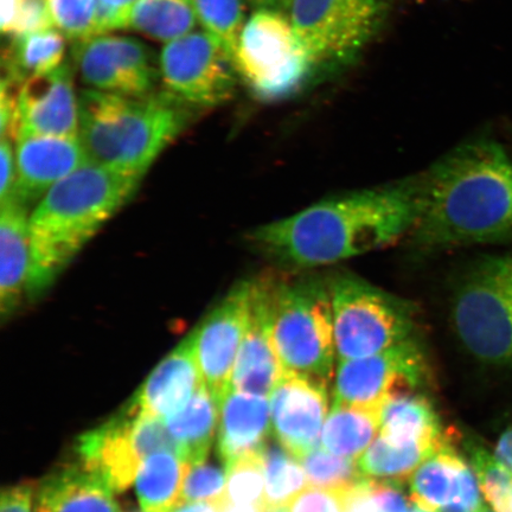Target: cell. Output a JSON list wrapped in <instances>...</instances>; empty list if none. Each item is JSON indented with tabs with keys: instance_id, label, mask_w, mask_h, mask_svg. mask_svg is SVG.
Segmentation results:
<instances>
[{
	"instance_id": "83f0119b",
	"label": "cell",
	"mask_w": 512,
	"mask_h": 512,
	"mask_svg": "<svg viewBox=\"0 0 512 512\" xmlns=\"http://www.w3.org/2000/svg\"><path fill=\"white\" fill-rule=\"evenodd\" d=\"M197 22L191 0H138L126 29L168 44L195 31Z\"/></svg>"
},
{
	"instance_id": "e575fe53",
	"label": "cell",
	"mask_w": 512,
	"mask_h": 512,
	"mask_svg": "<svg viewBox=\"0 0 512 512\" xmlns=\"http://www.w3.org/2000/svg\"><path fill=\"white\" fill-rule=\"evenodd\" d=\"M54 27L73 42L99 36L95 0H47Z\"/></svg>"
},
{
	"instance_id": "74e56055",
	"label": "cell",
	"mask_w": 512,
	"mask_h": 512,
	"mask_svg": "<svg viewBox=\"0 0 512 512\" xmlns=\"http://www.w3.org/2000/svg\"><path fill=\"white\" fill-rule=\"evenodd\" d=\"M354 497L344 492L307 486L288 505L290 512H348Z\"/></svg>"
},
{
	"instance_id": "5b68a950",
	"label": "cell",
	"mask_w": 512,
	"mask_h": 512,
	"mask_svg": "<svg viewBox=\"0 0 512 512\" xmlns=\"http://www.w3.org/2000/svg\"><path fill=\"white\" fill-rule=\"evenodd\" d=\"M275 350L285 374L329 384L337 360L330 280L265 278Z\"/></svg>"
},
{
	"instance_id": "816d5d0a",
	"label": "cell",
	"mask_w": 512,
	"mask_h": 512,
	"mask_svg": "<svg viewBox=\"0 0 512 512\" xmlns=\"http://www.w3.org/2000/svg\"><path fill=\"white\" fill-rule=\"evenodd\" d=\"M286 3V0H281V10H283V6Z\"/></svg>"
},
{
	"instance_id": "4316f807",
	"label": "cell",
	"mask_w": 512,
	"mask_h": 512,
	"mask_svg": "<svg viewBox=\"0 0 512 512\" xmlns=\"http://www.w3.org/2000/svg\"><path fill=\"white\" fill-rule=\"evenodd\" d=\"M381 427V413L345 405L332 406L320 443L336 456L357 459L366 452Z\"/></svg>"
},
{
	"instance_id": "f6af8a7d",
	"label": "cell",
	"mask_w": 512,
	"mask_h": 512,
	"mask_svg": "<svg viewBox=\"0 0 512 512\" xmlns=\"http://www.w3.org/2000/svg\"><path fill=\"white\" fill-rule=\"evenodd\" d=\"M221 512H265L264 505L238 504L227 502Z\"/></svg>"
},
{
	"instance_id": "681fc988",
	"label": "cell",
	"mask_w": 512,
	"mask_h": 512,
	"mask_svg": "<svg viewBox=\"0 0 512 512\" xmlns=\"http://www.w3.org/2000/svg\"><path fill=\"white\" fill-rule=\"evenodd\" d=\"M479 512H497L496 510L492 509L488 503L485 502L482 509H480Z\"/></svg>"
},
{
	"instance_id": "7dc6e473",
	"label": "cell",
	"mask_w": 512,
	"mask_h": 512,
	"mask_svg": "<svg viewBox=\"0 0 512 512\" xmlns=\"http://www.w3.org/2000/svg\"><path fill=\"white\" fill-rule=\"evenodd\" d=\"M18 0H2V16L9 18L14 15Z\"/></svg>"
},
{
	"instance_id": "7a4b0ae2",
	"label": "cell",
	"mask_w": 512,
	"mask_h": 512,
	"mask_svg": "<svg viewBox=\"0 0 512 512\" xmlns=\"http://www.w3.org/2000/svg\"><path fill=\"white\" fill-rule=\"evenodd\" d=\"M408 236L424 252L511 238L512 157L504 147L471 140L418 175V215Z\"/></svg>"
},
{
	"instance_id": "bcb514c9",
	"label": "cell",
	"mask_w": 512,
	"mask_h": 512,
	"mask_svg": "<svg viewBox=\"0 0 512 512\" xmlns=\"http://www.w3.org/2000/svg\"><path fill=\"white\" fill-rule=\"evenodd\" d=\"M255 10L277 9L281 10V0H248Z\"/></svg>"
},
{
	"instance_id": "44dd1931",
	"label": "cell",
	"mask_w": 512,
	"mask_h": 512,
	"mask_svg": "<svg viewBox=\"0 0 512 512\" xmlns=\"http://www.w3.org/2000/svg\"><path fill=\"white\" fill-rule=\"evenodd\" d=\"M113 492L81 463L63 465L37 485L36 512H121Z\"/></svg>"
},
{
	"instance_id": "7402d4cb",
	"label": "cell",
	"mask_w": 512,
	"mask_h": 512,
	"mask_svg": "<svg viewBox=\"0 0 512 512\" xmlns=\"http://www.w3.org/2000/svg\"><path fill=\"white\" fill-rule=\"evenodd\" d=\"M31 242L27 207L11 200L0 213V304L3 315L15 310L28 291L31 273Z\"/></svg>"
},
{
	"instance_id": "cb8c5ba5",
	"label": "cell",
	"mask_w": 512,
	"mask_h": 512,
	"mask_svg": "<svg viewBox=\"0 0 512 512\" xmlns=\"http://www.w3.org/2000/svg\"><path fill=\"white\" fill-rule=\"evenodd\" d=\"M220 406L221 403L203 386L181 412L165 419L179 457L190 466L206 462L216 427H219Z\"/></svg>"
},
{
	"instance_id": "9c48e42d",
	"label": "cell",
	"mask_w": 512,
	"mask_h": 512,
	"mask_svg": "<svg viewBox=\"0 0 512 512\" xmlns=\"http://www.w3.org/2000/svg\"><path fill=\"white\" fill-rule=\"evenodd\" d=\"M316 69L354 61L386 21L389 0H286L283 6Z\"/></svg>"
},
{
	"instance_id": "5bb4252c",
	"label": "cell",
	"mask_w": 512,
	"mask_h": 512,
	"mask_svg": "<svg viewBox=\"0 0 512 512\" xmlns=\"http://www.w3.org/2000/svg\"><path fill=\"white\" fill-rule=\"evenodd\" d=\"M274 438L298 460L318 447L328 414V384L285 374L270 395Z\"/></svg>"
},
{
	"instance_id": "8fae6325",
	"label": "cell",
	"mask_w": 512,
	"mask_h": 512,
	"mask_svg": "<svg viewBox=\"0 0 512 512\" xmlns=\"http://www.w3.org/2000/svg\"><path fill=\"white\" fill-rule=\"evenodd\" d=\"M428 373L425 351L415 337L373 356L338 362L334 405L381 413L393 395L425 387Z\"/></svg>"
},
{
	"instance_id": "f546056e",
	"label": "cell",
	"mask_w": 512,
	"mask_h": 512,
	"mask_svg": "<svg viewBox=\"0 0 512 512\" xmlns=\"http://www.w3.org/2000/svg\"><path fill=\"white\" fill-rule=\"evenodd\" d=\"M261 453L266 478L265 508L288 507L309 486L304 467L275 438H268Z\"/></svg>"
},
{
	"instance_id": "db71d44e",
	"label": "cell",
	"mask_w": 512,
	"mask_h": 512,
	"mask_svg": "<svg viewBox=\"0 0 512 512\" xmlns=\"http://www.w3.org/2000/svg\"><path fill=\"white\" fill-rule=\"evenodd\" d=\"M130 512H140V511H138V510H133V511H130Z\"/></svg>"
},
{
	"instance_id": "8d00e7d4",
	"label": "cell",
	"mask_w": 512,
	"mask_h": 512,
	"mask_svg": "<svg viewBox=\"0 0 512 512\" xmlns=\"http://www.w3.org/2000/svg\"><path fill=\"white\" fill-rule=\"evenodd\" d=\"M53 28L47 0H19L14 19L5 35L15 38Z\"/></svg>"
},
{
	"instance_id": "8992f818",
	"label": "cell",
	"mask_w": 512,
	"mask_h": 512,
	"mask_svg": "<svg viewBox=\"0 0 512 512\" xmlns=\"http://www.w3.org/2000/svg\"><path fill=\"white\" fill-rule=\"evenodd\" d=\"M451 318L476 360L512 368V253L486 256L467 268L453 292Z\"/></svg>"
},
{
	"instance_id": "f35d334b",
	"label": "cell",
	"mask_w": 512,
	"mask_h": 512,
	"mask_svg": "<svg viewBox=\"0 0 512 512\" xmlns=\"http://www.w3.org/2000/svg\"><path fill=\"white\" fill-rule=\"evenodd\" d=\"M399 482L370 479L364 494H368L377 512H411L413 503L401 489Z\"/></svg>"
},
{
	"instance_id": "836d02e7",
	"label": "cell",
	"mask_w": 512,
	"mask_h": 512,
	"mask_svg": "<svg viewBox=\"0 0 512 512\" xmlns=\"http://www.w3.org/2000/svg\"><path fill=\"white\" fill-rule=\"evenodd\" d=\"M265 491L266 478L261 451L246 454L228 467V502L265 507Z\"/></svg>"
},
{
	"instance_id": "d590c367",
	"label": "cell",
	"mask_w": 512,
	"mask_h": 512,
	"mask_svg": "<svg viewBox=\"0 0 512 512\" xmlns=\"http://www.w3.org/2000/svg\"><path fill=\"white\" fill-rule=\"evenodd\" d=\"M181 502H206L223 507L227 499V470L206 462L190 466Z\"/></svg>"
},
{
	"instance_id": "ffe728a7",
	"label": "cell",
	"mask_w": 512,
	"mask_h": 512,
	"mask_svg": "<svg viewBox=\"0 0 512 512\" xmlns=\"http://www.w3.org/2000/svg\"><path fill=\"white\" fill-rule=\"evenodd\" d=\"M272 428L271 402L266 396L229 388L220 406L217 452L224 469L264 447Z\"/></svg>"
},
{
	"instance_id": "f1b7e54d",
	"label": "cell",
	"mask_w": 512,
	"mask_h": 512,
	"mask_svg": "<svg viewBox=\"0 0 512 512\" xmlns=\"http://www.w3.org/2000/svg\"><path fill=\"white\" fill-rule=\"evenodd\" d=\"M451 435H448L447 439ZM438 445L422 443H393L386 438H377L358 460V466L369 479L408 482L414 471L445 443Z\"/></svg>"
},
{
	"instance_id": "484cf974",
	"label": "cell",
	"mask_w": 512,
	"mask_h": 512,
	"mask_svg": "<svg viewBox=\"0 0 512 512\" xmlns=\"http://www.w3.org/2000/svg\"><path fill=\"white\" fill-rule=\"evenodd\" d=\"M67 37L56 28L11 38L4 50V76L24 82L31 76L53 72L64 63Z\"/></svg>"
},
{
	"instance_id": "c3c4849f",
	"label": "cell",
	"mask_w": 512,
	"mask_h": 512,
	"mask_svg": "<svg viewBox=\"0 0 512 512\" xmlns=\"http://www.w3.org/2000/svg\"><path fill=\"white\" fill-rule=\"evenodd\" d=\"M265 512H290L288 507L265 508Z\"/></svg>"
},
{
	"instance_id": "f5cc1de1",
	"label": "cell",
	"mask_w": 512,
	"mask_h": 512,
	"mask_svg": "<svg viewBox=\"0 0 512 512\" xmlns=\"http://www.w3.org/2000/svg\"><path fill=\"white\" fill-rule=\"evenodd\" d=\"M509 512H512V499H511V503H510Z\"/></svg>"
},
{
	"instance_id": "f907efd6",
	"label": "cell",
	"mask_w": 512,
	"mask_h": 512,
	"mask_svg": "<svg viewBox=\"0 0 512 512\" xmlns=\"http://www.w3.org/2000/svg\"><path fill=\"white\" fill-rule=\"evenodd\" d=\"M411 512H430V511H427V510L421 509V508H419V507H418V505L413 504V505H412Z\"/></svg>"
},
{
	"instance_id": "7c38bea8",
	"label": "cell",
	"mask_w": 512,
	"mask_h": 512,
	"mask_svg": "<svg viewBox=\"0 0 512 512\" xmlns=\"http://www.w3.org/2000/svg\"><path fill=\"white\" fill-rule=\"evenodd\" d=\"M74 67L88 89L126 96L155 93L159 66L149 47L132 37L99 35L74 42Z\"/></svg>"
},
{
	"instance_id": "d6a6232c",
	"label": "cell",
	"mask_w": 512,
	"mask_h": 512,
	"mask_svg": "<svg viewBox=\"0 0 512 512\" xmlns=\"http://www.w3.org/2000/svg\"><path fill=\"white\" fill-rule=\"evenodd\" d=\"M465 448L485 502L497 512H509L512 499L511 473L499 463L494 452L491 453L475 440H467Z\"/></svg>"
},
{
	"instance_id": "ba28073f",
	"label": "cell",
	"mask_w": 512,
	"mask_h": 512,
	"mask_svg": "<svg viewBox=\"0 0 512 512\" xmlns=\"http://www.w3.org/2000/svg\"><path fill=\"white\" fill-rule=\"evenodd\" d=\"M234 63L240 79L264 101L296 94L316 70L290 17L277 9L255 10L247 19Z\"/></svg>"
},
{
	"instance_id": "277c9868",
	"label": "cell",
	"mask_w": 512,
	"mask_h": 512,
	"mask_svg": "<svg viewBox=\"0 0 512 512\" xmlns=\"http://www.w3.org/2000/svg\"><path fill=\"white\" fill-rule=\"evenodd\" d=\"M79 139L89 163L142 177L190 123L192 107L168 91L126 96L86 89Z\"/></svg>"
},
{
	"instance_id": "d6986e66",
	"label": "cell",
	"mask_w": 512,
	"mask_h": 512,
	"mask_svg": "<svg viewBox=\"0 0 512 512\" xmlns=\"http://www.w3.org/2000/svg\"><path fill=\"white\" fill-rule=\"evenodd\" d=\"M203 386L191 334L152 370L133 398L144 413L165 420L181 412Z\"/></svg>"
},
{
	"instance_id": "e0dca14e",
	"label": "cell",
	"mask_w": 512,
	"mask_h": 512,
	"mask_svg": "<svg viewBox=\"0 0 512 512\" xmlns=\"http://www.w3.org/2000/svg\"><path fill=\"white\" fill-rule=\"evenodd\" d=\"M15 156L17 179L11 200L25 207L41 201L62 179L89 164L79 137L21 134L15 142Z\"/></svg>"
},
{
	"instance_id": "52a82bcc",
	"label": "cell",
	"mask_w": 512,
	"mask_h": 512,
	"mask_svg": "<svg viewBox=\"0 0 512 512\" xmlns=\"http://www.w3.org/2000/svg\"><path fill=\"white\" fill-rule=\"evenodd\" d=\"M337 361L379 354L414 338L412 304L351 274L330 279Z\"/></svg>"
},
{
	"instance_id": "603a6c76",
	"label": "cell",
	"mask_w": 512,
	"mask_h": 512,
	"mask_svg": "<svg viewBox=\"0 0 512 512\" xmlns=\"http://www.w3.org/2000/svg\"><path fill=\"white\" fill-rule=\"evenodd\" d=\"M381 437L393 443L438 445L447 439L433 403L421 390L395 394L381 409Z\"/></svg>"
},
{
	"instance_id": "9a60e30c",
	"label": "cell",
	"mask_w": 512,
	"mask_h": 512,
	"mask_svg": "<svg viewBox=\"0 0 512 512\" xmlns=\"http://www.w3.org/2000/svg\"><path fill=\"white\" fill-rule=\"evenodd\" d=\"M142 412L136 399L131 398L112 418L76 441L79 463L98 473L114 492L130 488L144 462L133 435Z\"/></svg>"
},
{
	"instance_id": "ab89813d",
	"label": "cell",
	"mask_w": 512,
	"mask_h": 512,
	"mask_svg": "<svg viewBox=\"0 0 512 512\" xmlns=\"http://www.w3.org/2000/svg\"><path fill=\"white\" fill-rule=\"evenodd\" d=\"M137 3L138 0H95L100 34L126 29L128 17Z\"/></svg>"
},
{
	"instance_id": "6da1fadb",
	"label": "cell",
	"mask_w": 512,
	"mask_h": 512,
	"mask_svg": "<svg viewBox=\"0 0 512 512\" xmlns=\"http://www.w3.org/2000/svg\"><path fill=\"white\" fill-rule=\"evenodd\" d=\"M418 215V176L320 201L249 236L254 247L286 270L337 264L394 245Z\"/></svg>"
},
{
	"instance_id": "60d3db41",
	"label": "cell",
	"mask_w": 512,
	"mask_h": 512,
	"mask_svg": "<svg viewBox=\"0 0 512 512\" xmlns=\"http://www.w3.org/2000/svg\"><path fill=\"white\" fill-rule=\"evenodd\" d=\"M0 202H8L14 197L17 168L14 145L11 140L2 139V149H0Z\"/></svg>"
},
{
	"instance_id": "ac0fdd59",
	"label": "cell",
	"mask_w": 512,
	"mask_h": 512,
	"mask_svg": "<svg viewBox=\"0 0 512 512\" xmlns=\"http://www.w3.org/2000/svg\"><path fill=\"white\" fill-rule=\"evenodd\" d=\"M284 375L273 342L266 281H252L248 324L236 357L230 388L267 396L272 394Z\"/></svg>"
},
{
	"instance_id": "4fadbf2b",
	"label": "cell",
	"mask_w": 512,
	"mask_h": 512,
	"mask_svg": "<svg viewBox=\"0 0 512 512\" xmlns=\"http://www.w3.org/2000/svg\"><path fill=\"white\" fill-rule=\"evenodd\" d=\"M251 294L252 281L235 286L192 334L204 386L220 403L232 382L248 324Z\"/></svg>"
},
{
	"instance_id": "7bdbcfd3",
	"label": "cell",
	"mask_w": 512,
	"mask_h": 512,
	"mask_svg": "<svg viewBox=\"0 0 512 512\" xmlns=\"http://www.w3.org/2000/svg\"><path fill=\"white\" fill-rule=\"evenodd\" d=\"M496 458L499 460L505 469L512 475V426L505 430L501 437H499L495 452Z\"/></svg>"
},
{
	"instance_id": "4dcf8cb0",
	"label": "cell",
	"mask_w": 512,
	"mask_h": 512,
	"mask_svg": "<svg viewBox=\"0 0 512 512\" xmlns=\"http://www.w3.org/2000/svg\"><path fill=\"white\" fill-rule=\"evenodd\" d=\"M299 462L309 486L315 488L341 491L355 498L364 494L370 482L355 459L336 456L324 448H315Z\"/></svg>"
},
{
	"instance_id": "ee69618b",
	"label": "cell",
	"mask_w": 512,
	"mask_h": 512,
	"mask_svg": "<svg viewBox=\"0 0 512 512\" xmlns=\"http://www.w3.org/2000/svg\"><path fill=\"white\" fill-rule=\"evenodd\" d=\"M222 507L206 502H181L170 512H221Z\"/></svg>"
},
{
	"instance_id": "b9f144b4",
	"label": "cell",
	"mask_w": 512,
	"mask_h": 512,
	"mask_svg": "<svg viewBox=\"0 0 512 512\" xmlns=\"http://www.w3.org/2000/svg\"><path fill=\"white\" fill-rule=\"evenodd\" d=\"M36 484L25 482L3 490L0 512H32Z\"/></svg>"
},
{
	"instance_id": "30bf717a",
	"label": "cell",
	"mask_w": 512,
	"mask_h": 512,
	"mask_svg": "<svg viewBox=\"0 0 512 512\" xmlns=\"http://www.w3.org/2000/svg\"><path fill=\"white\" fill-rule=\"evenodd\" d=\"M159 70L166 91L197 108L226 104L238 82L232 55L206 30L165 44Z\"/></svg>"
},
{
	"instance_id": "1f68e13d",
	"label": "cell",
	"mask_w": 512,
	"mask_h": 512,
	"mask_svg": "<svg viewBox=\"0 0 512 512\" xmlns=\"http://www.w3.org/2000/svg\"><path fill=\"white\" fill-rule=\"evenodd\" d=\"M198 22L213 35L233 60L246 25L245 0H191Z\"/></svg>"
},
{
	"instance_id": "2e32d148",
	"label": "cell",
	"mask_w": 512,
	"mask_h": 512,
	"mask_svg": "<svg viewBox=\"0 0 512 512\" xmlns=\"http://www.w3.org/2000/svg\"><path fill=\"white\" fill-rule=\"evenodd\" d=\"M19 112L18 137L21 134L79 137L80 105L72 64L64 62L53 72L25 80L19 89Z\"/></svg>"
},
{
	"instance_id": "3957f363",
	"label": "cell",
	"mask_w": 512,
	"mask_h": 512,
	"mask_svg": "<svg viewBox=\"0 0 512 512\" xmlns=\"http://www.w3.org/2000/svg\"><path fill=\"white\" fill-rule=\"evenodd\" d=\"M142 177L87 164L42 197L29 217L28 292L51 284L98 230L130 200Z\"/></svg>"
},
{
	"instance_id": "d4e9b609",
	"label": "cell",
	"mask_w": 512,
	"mask_h": 512,
	"mask_svg": "<svg viewBox=\"0 0 512 512\" xmlns=\"http://www.w3.org/2000/svg\"><path fill=\"white\" fill-rule=\"evenodd\" d=\"M190 465L174 452L151 454L140 465L136 491L143 512H170L182 501Z\"/></svg>"
}]
</instances>
